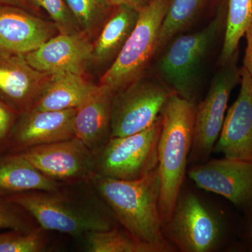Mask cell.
Instances as JSON below:
<instances>
[{
  "label": "cell",
  "mask_w": 252,
  "mask_h": 252,
  "mask_svg": "<svg viewBox=\"0 0 252 252\" xmlns=\"http://www.w3.org/2000/svg\"><path fill=\"white\" fill-rule=\"evenodd\" d=\"M17 114L0 100V149L9 145L10 136L16 122Z\"/></svg>",
  "instance_id": "4316f807"
},
{
  "label": "cell",
  "mask_w": 252,
  "mask_h": 252,
  "mask_svg": "<svg viewBox=\"0 0 252 252\" xmlns=\"http://www.w3.org/2000/svg\"><path fill=\"white\" fill-rule=\"evenodd\" d=\"M173 91L160 79L142 77L114 94L110 137L137 133L153 125Z\"/></svg>",
  "instance_id": "9c48e42d"
},
{
  "label": "cell",
  "mask_w": 252,
  "mask_h": 252,
  "mask_svg": "<svg viewBox=\"0 0 252 252\" xmlns=\"http://www.w3.org/2000/svg\"><path fill=\"white\" fill-rule=\"evenodd\" d=\"M96 85L83 76L72 73L50 75L44 90L31 109L39 111H62L77 109Z\"/></svg>",
  "instance_id": "ffe728a7"
},
{
  "label": "cell",
  "mask_w": 252,
  "mask_h": 252,
  "mask_svg": "<svg viewBox=\"0 0 252 252\" xmlns=\"http://www.w3.org/2000/svg\"><path fill=\"white\" fill-rule=\"evenodd\" d=\"M240 86L238 98L225 114L214 152L252 162V77L243 67Z\"/></svg>",
  "instance_id": "5bb4252c"
},
{
  "label": "cell",
  "mask_w": 252,
  "mask_h": 252,
  "mask_svg": "<svg viewBox=\"0 0 252 252\" xmlns=\"http://www.w3.org/2000/svg\"><path fill=\"white\" fill-rule=\"evenodd\" d=\"M26 0H0V4L12 5V6H20L24 4Z\"/></svg>",
  "instance_id": "4dcf8cb0"
},
{
  "label": "cell",
  "mask_w": 252,
  "mask_h": 252,
  "mask_svg": "<svg viewBox=\"0 0 252 252\" xmlns=\"http://www.w3.org/2000/svg\"><path fill=\"white\" fill-rule=\"evenodd\" d=\"M23 54L0 53V100L21 114L31 109L49 81Z\"/></svg>",
  "instance_id": "9a60e30c"
},
{
  "label": "cell",
  "mask_w": 252,
  "mask_h": 252,
  "mask_svg": "<svg viewBox=\"0 0 252 252\" xmlns=\"http://www.w3.org/2000/svg\"><path fill=\"white\" fill-rule=\"evenodd\" d=\"M245 210H247V222L245 233V239L252 243V204Z\"/></svg>",
  "instance_id": "f546056e"
},
{
  "label": "cell",
  "mask_w": 252,
  "mask_h": 252,
  "mask_svg": "<svg viewBox=\"0 0 252 252\" xmlns=\"http://www.w3.org/2000/svg\"><path fill=\"white\" fill-rule=\"evenodd\" d=\"M92 182L116 220L137 241L152 252L176 251L163 233L158 167L140 180L126 181L95 176Z\"/></svg>",
  "instance_id": "6da1fadb"
},
{
  "label": "cell",
  "mask_w": 252,
  "mask_h": 252,
  "mask_svg": "<svg viewBox=\"0 0 252 252\" xmlns=\"http://www.w3.org/2000/svg\"><path fill=\"white\" fill-rule=\"evenodd\" d=\"M252 23V0H227L223 45L219 60L222 64L239 51L240 39Z\"/></svg>",
  "instance_id": "44dd1931"
},
{
  "label": "cell",
  "mask_w": 252,
  "mask_h": 252,
  "mask_svg": "<svg viewBox=\"0 0 252 252\" xmlns=\"http://www.w3.org/2000/svg\"><path fill=\"white\" fill-rule=\"evenodd\" d=\"M195 102L172 94L161 112L158 170L160 180L159 208L162 223L171 216L185 182L193 143Z\"/></svg>",
  "instance_id": "7a4b0ae2"
},
{
  "label": "cell",
  "mask_w": 252,
  "mask_h": 252,
  "mask_svg": "<svg viewBox=\"0 0 252 252\" xmlns=\"http://www.w3.org/2000/svg\"><path fill=\"white\" fill-rule=\"evenodd\" d=\"M227 0H217L214 17L206 26L175 36L160 52L157 62L159 79L175 94L195 102L200 68L212 46L224 34Z\"/></svg>",
  "instance_id": "3957f363"
},
{
  "label": "cell",
  "mask_w": 252,
  "mask_h": 252,
  "mask_svg": "<svg viewBox=\"0 0 252 252\" xmlns=\"http://www.w3.org/2000/svg\"><path fill=\"white\" fill-rule=\"evenodd\" d=\"M239 51L215 73L205 98L195 107L193 143L189 161H207L221 132L230 94L241 81Z\"/></svg>",
  "instance_id": "ba28073f"
},
{
  "label": "cell",
  "mask_w": 252,
  "mask_h": 252,
  "mask_svg": "<svg viewBox=\"0 0 252 252\" xmlns=\"http://www.w3.org/2000/svg\"><path fill=\"white\" fill-rule=\"evenodd\" d=\"M76 109L62 111L28 109L15 123L9 145L13 152L74 137Z\"/></svg>",
  "instance_id": "7c38bea8"
},
{
  "label": "cell",
  "mask_w": 252,
  "mask_h": 252,
  "mask_svg": "<svg viewBox=\"0 0 252 252\" xmlns=\"http://www.w3.org/2000/svg\"><path fill=\"white\" fill-rule=\"evenodd\" d=\"M247 47L243 60V68H245L252 77V23L245 33Z\"/></svg>",
  "instance_id": "83f0119b"
},
{
  "label": "cell",
  "mask_w": 252,
  "mask_h": 252,
  "mask_svg": "<svg viewBox=\"0 0 252 252\" xmlns=\"http://www.w3.org/2000/svg\"><path fill=\"white\" fill-rule=\"evenodd\" d=\"M161 114L148 128L124 137H110L95 154L96 176L133 181L157 168Z\"/></svg>",
  "instance_id": "52a82bcc"
},
{
  "label": "cell",
  "mask_w": 252,
  "mask_h": 252,
  "mask_svg": "<svg viewBox=\"0 0 252 252\" xmlns=\"http://www.w3.org/2000/svg\"><path fill=\"white\" fill-rule=\"evenodd\" d=\"M115 93L99 84L76 109L74 137L97 153L111 136L113 98Z\"/></svg>",
  "instance_id": "e0dca14e"
},
{
  "label": "cell",
  "mask_w": 252,
  "mask_h": 252,
  "mask_svg": "<svg viewBox=\"0 0 252 252\" xmlns=\"http://www.w3.org/2000/svg\"><path fill=\"white\" fill-rule=\"evenodd\" d=\"M48 230L38 225L28 232L9 231L0 243V252H41L49 249Z\"/></svg>",
  "instance_id": "cb8c5ba5"
},
{
  "label": "cell",
  "mask_w": 252,
  "mask_h": 252,
  "mask_svg": "<svg viewBox=\"0 0 252 252\" xmlns=\"http://www.w3.org/2000/svg\"><path fill=\"white\" fill-rule=\"evenodd\" d=\"M92 51V41L83 33H59L24 56L39 72L50 75L67 72L83 76L91 62Z\"/></svg>",
  "instance_id": "4fadbf2b"
},
{
  "label": "cell",
  "mask_w": 252,
  "mask_h": 252,
  "mask_svg": "<svg viewBox=\"0 0 252 252\" xmlns=\"http://www.w3.org/2000/svg\"><path fill=\"white\" fill-rule=\"evenodd\" d=\"M162 228L167 240L182 252H216L224 245L228 233L223 214L183 188Z\"/></svg>",
  "instance_id": "5b68a950"
},
{
  "label": "cell",
  "mask_w": 252,
  "mask_h": 252,
  "mask_svg": "<svg viewBox=\"0 0 252 252\" xmlns=\"http://www.w3.org/2000/svg\"><path fill=\"white\" fill-rule=\"evenodd\" d=\"M38 225L32 217L22 207L0 194V230L28 232Z\"/></svg>",
  "instance_id": "d4e9b609"
},
{
  "label": "cell",
  "mask_w": 252,
  "mask_h": 252,
  "mask_svg": "<svg viewBox=\"0 0 252 252\" xmlns=\"http://www.w3.org/2000/svg\"><path fill=\"white\" fill-rule=\"evenodd\" d=\"M66 193L63 188L54 191L32 190L4 195L22 207L48 231L84 237L89 232L117 226L114 217L100 207Z\"/></svg>",
  "instance_id": "277c9868"
},
{
  "label": "cell",
  "mask_w": 252,
  "mask_h": 252,
  "mask_svg": "<svg viewBox=\"0 0 252 252\" xmlns=\"http://www.w3.org/2000/svg\"><path fill=\"white\" fill-rule=\"evenodd\" d=\"M49 14L53 23L62 34L81 32L68 9L64 0H27ZM82 33V32H81Z\"/></svg>",
  "instance_id": "484cf974"
},
{
  "label": "cell",
  "mask_w": 252,
  "mask_h": 252,
  "mask_svg": "<svg viewBox=\"0 0 252 252\" xmlns=\"http://www.w3.org/2000/svg\"><path fill=\"white\" fill-rule=\"evenodd\" d=\"M152 0H109L114 6H127L140 11L151 2Z\"/></svg>",
  "instance_id": "f1b7e54d"
},
{
  "label": "cell",
  "mask_w": 252,
  "mask_h": 252,
  "mask_svg": "<svg viewBox=\"0 0 252 252\" xmlns=\"http://www.w3.org/2000/svg\"><path fill=\"white\" fill-rule=\"evenodd\" d=\"M170 0H152L140 10L138 20L125 45L101 77L100 84L114 93L143 77L157 56L158 42Z\"/></svg>",
  "instance_id": "8992f818"
},
{
  "label": "cell",
  "mask_w": 252,
  "mask_h": 252,
  "mask_svg": "<svg viewBox=\"0 0 252 252\" xmlns=\"http://www.w3.org/2000/svg\"><path fill=\"white\" fill-rule=\"evenodd\" d=\"M64 184L52 180L36 168L22 154L0 156V194L9 195L32 190L54 191Z\"/></svg>",
  "instance_id": "d6986e66"
},
{
  "label": "cell",
  "mask_w": 252,
  "mask_h": 252,
  "mask_svg": "<svg viewBox=\"0 0 252 252\" xmlns=\"http://www.w3.org/2000/svg\"><path fill=\"white\" fill-rule=\"evenodd\" d=\"M19 7L0 4V53L25 55L59 33L54 23Z\"/></svg>",
  "instance_id": "2e32d148"
},
{
  "label": "cell",
  "mask_w": 252,
  "mask_h": 252,
  "mask_svg": "<svg viewBox=\"0 0 252 252\" xmlns=\"http://www.w3.org/2000/svg\"><path fill=\"white\" fill-rule=\"evenodd\" d=\"M199 189L221 195L235 206L252 204V162L227 158L195 164L187 171Z\"/></svg>",
  "instance_id": "8fae6325"
},
{
  "label": "cell",
  "mask_w": 252,
  "mask_h": 252,
  "mask_svg": "<svg viewBox=\"0 0 252 252\" xmlns=\"http://www.w3.org/2000/svg\"><path fill=\"white\" fill-rule=\"evenodd\" d=\"M79 31L91 39L99 32L112 14L109 0H64Z\"/></svg>",
  "instance_id": "7402d4cb"
},
{
  "label": "cell",
  "mask_w": 252,
  "mask_h": 252,
  "mask_svg": "<svg viewBox=\"0 0 252 252\" xmlns=\"http://www.w3.org/2000/svg\"><path fill=\"white\" fill-rule=\"evenodd\" d=\"M140 11L114 6L112 14L93 43L91 62L107 69L117 59L138 20Z\"/></svg>",
  "instance_id": "ac0fdd59"
},
{
  "label": "cell",
  "mask_w": 252,
  "mask_h": 252,
  "mask_svg": "<svg viewBox=\"0 0 252 252\" xmlns=\"http://www.w3.org/2000/svg\"><path fill=\"white\" fill-rule=\"evenodd\" d=\"M84 238L86 250L90 252H152L117 225L109 230L89 232Z\"/></svg>",
  "instance_id": "603a6c76"
},
{
  "label": "cell",
  "mask_w": 252,
  "mask_h": 252,
  "mask_svg": "<svg viewBox=\"0 0 252 252\" xmlns=\"http://www.w3.org/2000/svg\"><path fill=\"white\" fill-rule=\"evenodd\" d=\"M8 232H6V233H0V243H1L5 238H6V235L8 234Z\"/></svg>",
  "instance_id": "1f68e13d"
},
{
  "label": "cell",
  "mask_w": 252,
  "mask_h": 252,
  "mask_svg": "<svg viewBox=\"0 0 252 252\" xmlns=\"http://www.w3.org/2000/svg\"><path fill=\"white\" fill-rule=\"evenodd\" d=\"M18 153L44 175L62 183L92 181L96 176L95 154L75 137Z\"/></svg>",
  "instance_id": "30bf717a"
}]
</instances>
